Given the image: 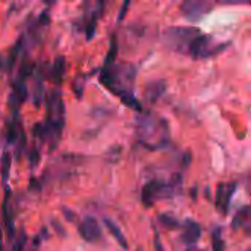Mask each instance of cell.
<instances>
[{
  "label": "cell",
  "mask_w": 251,
  "mask_h": 251,
  "mask_svg": "<svg viewBox=\"0 0 251 251\" xmlns=\"http://www.w3.org/2000/svg\"><path fill=\"white\" fill-rule=\"evenodd\" d=\"M43 94H44V85H43V78L38 76L35 79V85H34V94H32V101L34 106L38 107L43 101Z\"/></svg>",
  "instance_id": "cell-18"
},
{
  "label": "cell",
  "mask_w": 251,
  "mask_h": 251,
  "mask_svg": "<svg viewBox=\"0 0 251 251\" xmlns=\"http://www.w3.org/2000/svg\"><path fill=\"white\" fill-rule=\"evenodd\" d=\"M51 225H53V228H54V231H56V232L59 231V235H60V237H65V235H66V231H65V228H63L62 225H59V222H56V221H51Z\"/></svg>",
  "instance_id": "cell-27"
},
{
  "label": "cell",
  "mask_w": 251,
  "mask_h": 251,
  "mask_svg": "<svg viewBox=\"0 0 251 251\" xmlns=\"http://www.w3.org/2000/svg\"><path fill=\"white\" fill-rule=\"evenodd\" d=\"M159 131V119L153 115H144L137 118V134L143 140V143H149Z\"/></svg>",
  "instance_id": "cell-4"
},
{
  "label": "cell",
  "mask_w": 251,
  "mask_h": 251,
  "mask_svg": "<svg viewBox=\"0 0 251 251\" xmlns=\"http://www.w3.org/2000/svg\"><path fill=\"white\" fill-rule=\"evenodd\" d=\"M62 213H63V216L66 218V221H69L71 224H75V222L78 221L76 213H75L74 210H69L68 207H62Z\"/></svg>",
  "instance_id": "cell-23"
},
{
  "label": "cell",
  "mask_w": 251,
  "mask_h": 251,
  "mask_svg": "<svg viewBox=\"0 0 251 251\" xmlns=\"http://www.w3.org/2000/svg\"><path fill=\"white\" fill-rule=\"evenodd\" d=\"M25 244H26V234H25V231H22V232L15 238V243H13L12 251H24Z\"/></svg>",
  "instance_id": "cell-21"
},
{
  "label": "cell",
  "mask_w": 251,
  "mask_h": 251,
  "mask_svg": "<svg viewBox=\"0 0 251 251\" xmlns=\"http://www.w3.org/2000/svg\"><path fill=\"white\" fill-rule=\"evenodd\" d=\"M226 47V46H225ZM225 47H221V49H216V46L213 44L212 41V37L209 35H203L200 34L188 47V54L193 56V57H209V56H213L216 53H219L221 50H224Z\"/></svg>",
  "instance_id": "cell-2"
},
{
  "label": "cell",
  "mask_w": 251,
  "mask_h": 251,
  "mask_svg": "<svg viewBox=\"0 0 251 251\" xmlns=\"http://www.w3.org/2000/svg\"><path fill=\"white\" fill-rule=\"evenodd\" d=\"M201 235V226L196 221L187 219L185 224H182V241L185 244H194Z\"/></svg>",
  "instance_id": "cell-9"
},
{
  "label": "cell",
  "mask_w": 251,
  "mask_h": 251,
  "mask_svg": "<svg viewBox=\"0 0 251 251\" xmlns=\"http://www.w3.org/2000/svg\"><path fill=\"white\" fill-rule=\"evenodd\" d=\"M116 54H118V38L115 34H112V38H110V47H109V51L106 54V59H104V63L106 66H110L115 59H116Z\"/></svg>",
  "instance_id": "cell-19"
},
{
  "label": "cell",
  "mask_w": 251,
  "mask_h": 251,
  "mask_svg": "<svg viewBox=\"0 0 251 251\" xmlns=\"http://www.w3.org/2000/svg\"><path fill=\"white\" fill-rule=\"evenodd\" d=\"M34 72H35V63L31 62L28 57H24V60H22V63H21V68H19V75H18V78L26 81V78H29Z\"/></svg>",
  "instance_id": "cell-17"
},
{
  "label": "cell",
  "mask_w": 251,
  "mask_h": 251,
  "mask_svg": "<svg viewBox=\"0 0 251 251\" xmlns=\"http://www.w3.org/2000/svg\"><path fill=\"white\" fill-rule=\"evenodd\" d=\"M212 7H213V4L209 1H204V0H187L181 4V12L187 21L197 22L204 15H207Z\"/></svg>",
  "instance_id": "cell-3"
},
{
  "label": "cell",
  "mask_w": 251,
  "mask_h": 251,
  "mask_svg": "<svg viewBox=\"0 0 251 251\" xmlns=\"http://www.w3.org/2000/svg\"><path fill=\"white\" fill-rule=\"evenodd\" d=\"M244 231H246L247 235H251V219L247 222V225L244 226Z\"/></svg>",
  "instance_id": "cell-29"
},
{
  "label": "cell",
  "mask_w": 251,
  "mask_h": 251,
  "mask_svg": "<svg viewBox=\"0 0 251 251\" xmlns=\"http://www.w3.org/2000/svg\"><path fill=\"white\" fill-rule=\"evenodd\" d=\"M103 222H104L106 228L109 229V232L112 234V237L116 240V243H118L124 250H128V241H126V238H125V235H124V232L121 231V228H119L113 221H110V219H107V218H106Z\"/></svg>",
  "instance_id": "cell-13"
},
{
  "label": "cell",
  "mask_w": 251,
  "mask_h": 251,
  "mask_svg": "<svg viewBox=\"0 0 251 251\" xmlns=\"http://www.w3.org/2000/svg\"><path fill=\"white\" fill-rule=\"evenodd\" d=\"M251 219V206H246L241 210L237 212V215L232 219V229L237 231L241 226H246L247 222Z\"/></svg>",
  "instance_id": "cell-14"
},
{
  "label": "cell",
  "mask_w": 251,
  "mask_h": 251,
  "mask_svg": "<svg viewBox=\"0 0 251 251\" xmlns=\"http://www.w3.org/2000/svg\"><path fill=\"white\" fill-rule=\"evenodd\" d=\"M37 21H38V25H41V26L47 25L49 21H50V10H49V9H44V10L40 13V16H38Z\"/></svg>",
  "instance_id": "cell-24"
},
{
  "label": "cell",
  "mask_w": 251,
  "mask_h": 251,
  "mask_svg": "<svg viewBox=\"0 0 251 251\" xmlns=\"http://www.w3.org/2000/svg\"><path fill=\"white\" fill-rule=\"evenodd\" d=\"M21 44H24V37H21V38L18 40V43L12 47V51H10L7 60H6V71H7V72L12 71V68L15 66L16 60H18V57H19V54H21Z\"/></svg>",
  "instance_id": "cell-16"
},
{
  "label": "cell",
  "mask_w": 251,
  "mask_h": 251,
  "mask_svg": "<svg viewBox=\"0 0 251 251\" xmlns=\"http://www.w3.org/2000/svg\"><path fill=\"white\" fill-rule=\"evenodd\" d=\"M65 72H66V60L63 56H59V57H56V60L50 69V79L53 81V84H57V85L62 84Z\"/></svg>",
  "instance_id": "cell-10"
},
{
  "label": "cell",
  "mask_w": 251,
  "mask_h": 251,
  "mask_svg": "<svg viewBox=\"0 0 251 251\" xmlns=\"http://www.w3.org/2000/svg\"><path fill=\"white\" fill-rule=\"evenodd\" d=\"M28 160H29L31 166H37V165H38V162H40V153H38V150H37V149H32V150L29 151V154H28Z\"/></svg>",
  "instance_id": "cell-25"
},
{
  "label": "cell",
  "mask_w": 251,
  "mask_h": 251,
  "mask_svg": "<svg viewBox=\"0 0 251 251\" xmlns=\"http://www.w3.org/2000/svg\"><path fill=\"white\" fill-rule=\"evenodd\" d=\"M129 4H131V1H125L122 6H121V10H119V15H118V22H121L124 18H125V15H126V10H128V7H129Z\"/></svg>",
  "instance_id": "cell-26"
},
{
  "label": "cell",
  "mask_w": 251,
  "mask_h": 251,
  "mask_svg": "<svg viewBox=\"0 0 251 251\" xmlns=\"http://www.w3.org/2000/svg\"><path fill=\"white\" fill-rule=\"evenodd\" d=\"M0 172H1V181L7 182L9 175H10V165H12V154L10 151H3L0 157Z\"/></svg>",
  "instance_id": "cell-15"
},
{
  "label": "cell",
  "mask_w": 251,
  "mask_h": 251,
  "mask_svg": "<svg viewBox=\"0 0 251 251\" xmlns=\"http://www.w3.org/2000/svg\"><path fill=\"white\" fill-rule=\"evenodd\" d=\"M154 251H165L163 244H162V240H160L157 232H156V237H154Z\"/></svg>",
  "instance_id": "cell-28"
},
{
  "label": "cell",
  "mask_w": 251,
  "mask_h": 251,
  "mask_svg": "<svg viewBox=\"0 0 251 251\" xmlns=\"http://www.w3.org/2000/svg\"><path fill=\"white\" fill-rule=\"evenodd\" d=\"M160 221H162V224H163L165 226H168V228H171V229H175V228L179 226V222H178L175 218L168 216V215H160Z\"/></svg>",
  "instance_id": "cell-22"
},
{
  "label": "cell",
  "mask_w": 251,
  "mask_h": 251,
  "mask_svg": "<svg viewBox=\"0 0 251 251\" xmlns=\"http://www.w3.org/2000/svg\"><path fill=\"white\" fill-rule=\"evenodd\" d=\"M26 97H28V88H26L25 81L21 78H16L12 82V93L9 96V106L15 110V113L18 112L19 106L26 100Z\"/></svg>",
  "instance_id": "cell-6"
},
{
  "label": "cell",
  "mask_w": 251,
  "mask_h": 251,
  "mask_svg": "<svg viewBox=\"0 0 251 251\" xmlns=\"http://www.w3.org/2000/svg\"><path fill=\"white\" fill-rule=\"evenodd\" d=\"M78 234L87 243H97L101 238V229L99 222L93 216H85L78 224Z\"/></svg>",
  "instance_id": "cell-5"
},
{
  "label": "cell",
  "mask_w": 251,
  "mask_h": 251,
  "mask_svg": "<svg viewBox=\"0 0 251 251\" xmlns=\"http://www.w3.org/2000/svg\"><path fill=\"white\" fill-rule=\"evenodd\" d=\"M166 90V84L165 81H150L147 82V85L144 87V99L147 103L153 104L156 103L165 93Z\"/></svg>",
  "instance_id": "cell-8"
},
{
  "label": "cell",
  "mask_w": 251,
  "mask_h": 251,
  "mask_svg": "<svg viewBox=\"0 0 251 251\" xmlns=\"http://www.w3.org/2000/svg\"><path fill=\"white\" fill-rule=\"evenodd\" d=\"M9 196L6 194V199L3 201V222H4V226H6V234H7V238L9 240H13L16 235H15V225H13V218H12V210L9 209Z\"/></svg>",
  "instance_id": "cell-12"
},
{
  "label": "cell",
  "mask_w": 251,
  "mask_h": 251,
  "mask_svg": "<svg viewBox=\"0 0 251 251\" xmlns=\"http://www.w3.org/2000/svg\"><path fill=\"white\" fill-rule=\"evenodd\" d=\"M235 187L237 184H221L216 190V206L221 209L222 215H226L229 204H231V199L235 193Z\"/></svg>",
  "instance_id": "cell-7"
},
{
  "label": "cell",
  "mask_w": 251,
  "mask_h": 251,
  "mask_svg": "<svg viewBox=\"0 0 251 251\" xmlns=\"http://www.w3.org/2000/svg\"><path fill=\"white\" fill-rule=\"evenodd\" d=\"M113 94L118 96V97L121 99V101H122L125 106H128V107H131V109H134V110H137V112H143L141 103L138 101V99H137L129 90H115Z\"/></svg>",
  "instance_id": "cell-11"
},
{
  "label": "cell",
  "mask_w": 251,
  "mask_h": 251,
  "mask_svg": "<svg viewBox=\"0 0 251 251\" xmlns=\"http://www.w3.org/2000/svg\"><path fill=\"white\" fill-rule=\"evenodd\" d=\"M212 246H213V251H225V241H224V238L221 235V228L213 231Z\"/></svg>",
  "instance_id": "cell-20"
},
{
  "label": "cell",
  "mask_w": 251,
  "mask_h": 251,
  "mask_svg": "<svg viewBox=\"0 0 251 251\" xmlns=\"http://www.w3.org/2000/svg\"><path fill=\"white\" fill-rule=\"evenodd\" d=\"M200 34V29L196 26H169L162 32V41L168 49L188 53L190 44Z\"/></svg>",
  "instance_id": "cell-1"
}]
</instances>
